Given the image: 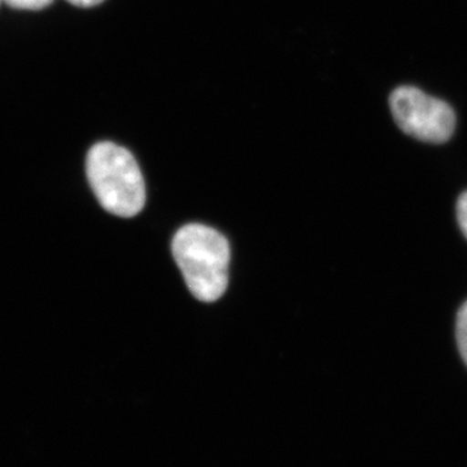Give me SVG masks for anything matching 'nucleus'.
Here are the masks:
<instances>
[{
  "label": "nucleus",
  "mask_w": 467,
  "mask_h": 467,
  "mask_svg": "<svg viewBox=\"0 0 467 467\" xmlns=\"http://www.w3.org/2000/svg\"><path fill=\"white\" fill-rule=\"evenodd\" d=\"M389 107L399 128L422 142H448L456 129V115L450 104L411 86L396 88Z\"/></svg>",
  "instance_id": "nucleus-3"
},
{
  "label": "nucleus",
  "mask_w": 467,
  "mask_h": 467,
  "mask_svg": "<svg viewBox=\"0 0 467 467\" xmlns=\"http://www.w3.org/2000/svg\"><path fill=\"white\" fill-rule=\"evenodd\" d=\"M86 174L101 207L119 217L137 216L146 204L142 171L130 150L112 142L94 144Z\"/></svg>",
  "instance_id": "nucleus-2"
},
{
  "label": "nucleus",
  "mask_w": 467,
  "mask_h": 467,
  "mask_svg": "<svg viewBox=\"0 0 467 467\" xmlns=\"http://www.w3.org/2000/svg\"><path fill=\"white\" fill-rule=\"evenodd\" d=\"M171 252L196 299L213 303L225 294L230 245L223 234L201 223H189L175 234Z\"/></svg>",
  "instance_id": "nucleus-1"
},
{
  "label": "nucleus",
  "mask_w": 467,
  "mask_h": 467,
  "mask_svg": "<svg viewBox=\"0 0 467 467\" xmlns=\"http://www.w3.org/2000/svg\"><path fill=\"white\" fill-rule=\"evenodd\" d=\"M457 218H459L461 230L467 238V192L460 196L457 202Z\"/></svg>",
  "instance_id": "nucleus-6"
},
{
  "label": "nucleus",
  "mask_w": 467,
  "mask_h": 467,
  "mask_svg": "<svg viewBox=\"0 0 467 467\" xmlns=\"http://www.w3.org/2000/svg\"><path fill=\"white\" fill-rule=\"evenodd\" d=\"M70 5H76V7L81 8H91L95 5H99L104 0H67Z\"/></svg>",
  "instance_id": "nucleus-7"
},
{
  "label": "nucleus",
  "mask_w": 467,
  "mask_h": 467,
  "mask_svg": "<svg viewBox=\"0 0 467 467\" xmlns=\"http://www.w3.org/2000/svg\"><path fill=\"white\" fill-rule=\"evenodd\" d=\"M11 8L23 11H41L50 7L54 0H3Z\"/></svg>",
  "instance_id": "nucleus-5"
},
{
  "label": "nucleus",
  "mask_w": 467,
  "mask_h": 467,
  "mask_svg": "<svg viewBox=\"0 0 467 467\" xmlns=\"http://www.w3.org/2000/svg\"><path fill=\"white\" fill-rule=\"evenodd\" d=\"M457 346L467 367V301L461 306L456 324Z\"/></svg>",
  "instance_id": "nucleus-4"
},
{
  "label": "nucleus",
  "mask_w": 467,
  "mask_h": 467,
  "mask_svg": "<svg viewBox=\"0 0 467 467\" xmlns=\"http://www.w3.org/2000/svg\"><path fill=\"white\" fill-rule=\"evenodd\" d=\"M2 2H3V0H0V3H2Z\"/></svg>",
  "instance_id": "nucleus-8"
}]
</instances>
